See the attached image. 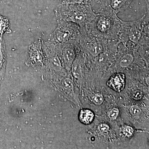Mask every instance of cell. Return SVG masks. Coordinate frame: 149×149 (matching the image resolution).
<instances>
[{"mask_svg": "<svg viewBox=\"0 0 149 149\" xmlns=\"http://www.w3.org/2000/svg\"><path fill=\"white\" fill-rule=\"evenodd\" d=\"M120 20L117 14L108 6H100L99 12L85 25L89 34L108 41H118Z\"/></svg>", "mask_w": 149, "mask_h": 149, "instance_id": "1", "label": "cell"}, {"mask_svg": "<svg viewBox=\"0 0 149 149\" xmlns=\"http://www.w3.org/2000/svg\"><path fill=\"white\" fill-rule=\"evenodd\" d=\"M149 8L143 16L136 21L120 20L118 42L126 47L137 50L140 46L149 44Z\"/></svg>", "mask_w": 149, "mask_h": 149, "instance_id": "2", "label": "cell"}, {"mask_svg": "<svg viewBox=\"0 0 149 149\" xmlns=\"http://www.w3.org/2000/svg\"><path fill=\"white\" fill-rule=\"evenodd\" d=\"M54 12L57 19L72 22L80 27L92 20L96 14L91 6L80 4L61 3L55 9Z\"/></svg>", "mask_w": 149, "mask_h": 149, "instance_id": "3", "label": "cell"}, {"mask_svg": "<svg viewBox=\"0 0 149 149\" xmlns=\"http://www.w3.org/2000/svg\"><path fill=\"white\" fill-rule=\"evenodd\" d=\"M80 37V26L69 22L57 19V27L47 40L53 45L78 42Z\"/></svg>", "mask_w": 149, "mask_h": 149, "instance_id": "4", "label": "cell"}, {"mask_svg": "<svg viewBox=\"0 0 149 149\" xmlns=\"http://www.w3.org/2000/svg\"><path fill=\"white\" fill-rule=\"evenodd\" d=\"M78 43L79 42H70L54 45L63 66L68 72H70L72 63L79 51Z\"/></svg>", "mask_w": 149, "mask_h": 149, "instance_id": "5", "label": "cell"}, {"mask_svg": "<svg viewBox=\"0 0 149 149\" xmlns=\"http://www.w3.org/2000/svg\"><path fill=\"white\" fill-rule=\"evenodd\" d=\"M43 42L42 39H39L29 45L27 50V65L34 66L43 63L45 58Z\"/></svg>", "mask_w": 149, "mask_h": 149, "instance_id": "6", "label": "cell"}, {"mask_svg": "<svg viewBox=\"0 0 149 149\" xmlns=\"http://www.w3.org/2000/svg\"><path fill=\"white\" fill-rule=\"evenodd\" d=\"M133 0H99L101 6H108L116 14L125 10Z\"/></svg>", "mask_w": 149, "mask_h": 149, "instance_id": "7", "label": "cell"}, {"mask_svg": "<svg viewBox=\"0 0 149 149\" xmlns=\"http://www.w3.org/2000/svg\"><path fill=\"white\" fill-rule=\"evenodd\" d=\"M125 75L123 72H116L108 80L107 85L113 91L120 92L125 88Z\"/></svg>", "mask_w": 149, "mask_h": 149, "instance_id": "8", "label": "cell"}, {"mask_svg": "<svg viewBox=\"0 0 149 149\" xmlns=\"http://www.w3.org/2000/svg\"><path fill=\"white\" fill-rule=\"evenodd\" d=\"M6 44L3 37L0 38V78L3 77L6 62Z\"/></svg>", "mask_w": 149, "mask_h": 149, "instance_id": "9", "label": "cell"}, {"mask_svg": "<svg viewBox=\"0 0 149 149\" xmlns=\"http://www.w3.org/2000/svg\"><path fill=\"white\" fill-rule=\"evenodd\" d=\"M95 115L92 111L88 109L81 110L79 115V120L85 124H90L94 120Z\"/></svg>", "mask_w": 149, "mask_h": 149, "instance_id": "10", "label": "cell"}, {"mask_svg": "<svg viewBox=\"0 0 149 149\" xmlns=\"http://www.w3.org/2000/svg\"><path fill=\"white\" fill-rule=\"evenodd\" d=\"M10 22L8 18L0 15V36L3 37L5 33L10 34L12 30L10 27Z\"/></svg>", "mask_w": 149, "mask_h": 149, "instance_id": "11", "label": "cell"}, {"mask_svg": "<svg viewBox=\"0 0 149 149\" xmlns=\"http://www.w3.org/2000/svg\"><path fill=\"white\" fill-rule=\"evenodd\" d=\"M62 3L66 4H80L87 5L92 6L97 3H99V0H61Z\"/></svg>", "mask_w": 149, "mask_h": 149, "instance_id": "12", "label": "cell"}, {"mask_svg": "<svg viewBox=\"0 0 149 149\" xmlns=\"http://www.w3.org/2000/svg\"><path fill=\"white\" fill-rule=\"evenodd\" d=\"M129 111L131 115L135 117H139L142 113L141 109L137 105H133L130 107Z\"/></svg>", "mask_w": 149, "mask_h": 149, "instance_id": "13", "label": "cell"}, {"mask_svg": "<svg viewBox=\"0 0 149 149\" xmlns=\"http://www.w3.org/2000/svg\"><path fill=\"white\" fill-rule=\"evenodd\" d=\"M63 87L67 90H71L73 88L72 80L69 77L65 78L62 82Z\"/></svg>", "mask_w": 149, "mask_h": 149, "instance_id": "14", "label": "cell"}, {"mask_svg": "<svg viewBox=\"0 0 149 149\" xmlns=\"http://www.w3.org/2000/svg\"><path fill=\"white\" fill-rule=\"evenodd\" d=\"M93 101L94 103L97 105L102 104L104 101L103 96L100 94H96L93 97Z\"/></svg>", "mask_w": 149, "mask_h": 149, "instance_id": "15", "label": "cell"}, {"mask_svg": "<svg viewBox=\"0 0 149 149\" xmlns=\"http://www.w3.org/2000/svg\"><path fill=\"white\" fill-rule=\"evenodd\" d=\"M119 110L118 109L115 108L109 112V117L111 120H114L117 118L119 114Z\"/></svg>", "mask_w": 149, "mask_h": 149, "instance_id": "16", "label": "cell"}, {"mask_svg": "<svg viewBox=\"0 0 149 149\" xmlns=\"http://www.w3.org/2000/svg\"><path fill=\"white\" fill-rule=\"evenodd\" d=\"M133 132H134V130H133V128L130 126H126L123 128V134L127 137H130L132 136Z\"/></svg>", "mask_w": 149, "mask_h": 149, "instance_id": "17", "label": "cell"}, {"mask_svg": "<svg viewBox=\"0 0 149 149\" xmlns=\"http://www.w3.org/2000/svg\"><path fill=\"white\" fill-rule=\"evenodd\" d=\"M110 129L109 126L106 123H102L100 124L98 126V129L101 132L107 133Z\"/></svg>", "mask_w": 149, "mask_h": 149, "instance_id": "18", "label": "cell"}]
</instances>
